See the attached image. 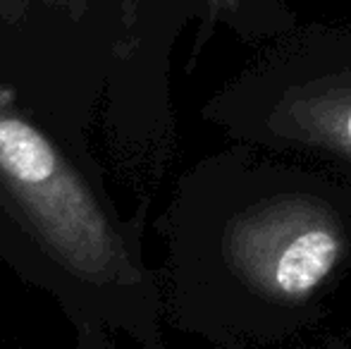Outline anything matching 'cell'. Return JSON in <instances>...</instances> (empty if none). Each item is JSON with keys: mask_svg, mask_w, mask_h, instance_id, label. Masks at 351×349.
<instances>
[{"mask_svg": "<svg viewBox=\"0 0 351 349\" xmlns=\"http://www.w3.org/2000/svg\"><path fill=\"white\" fill-rule=\"evenodd\" d=\"M208 117L239 144L313 156L351 182V29L282 43L213 98Z\"/></svg>", "mask_w": 351, "mask_h": 349, "instance_id": "obj_3", "label": "cell"}, {"mask_svg": "<svg viewBox=\"0 0 351 349\" xmlns=\"http://www.w3.org/2000/svg\"><path fill=\"white\" fill-rule=\"evenodd\" d=\"M0 247L82 323L101 318L146 349H165L160 297L136 225L0 93Z\"/></svg>", "mask_w": 351, "mask_h": 349, "instance_id": "obj_2", "label": "cell"}, {"mask_svg": "<svg viewBox=\"0 0 351 349\" xmlns=\"http://www.w3.org/2000/svg\"><path fill=\"white\" fill-rule=\"evenodd\" d=\"M204 182L194 258L213 335L278 345L311 328L351 268V182L251 144Z\"/></svg>", "mask_w": 351, "mask_h": 349, "instance_id": "obj_1", "label": "cell"}]
</instances>
